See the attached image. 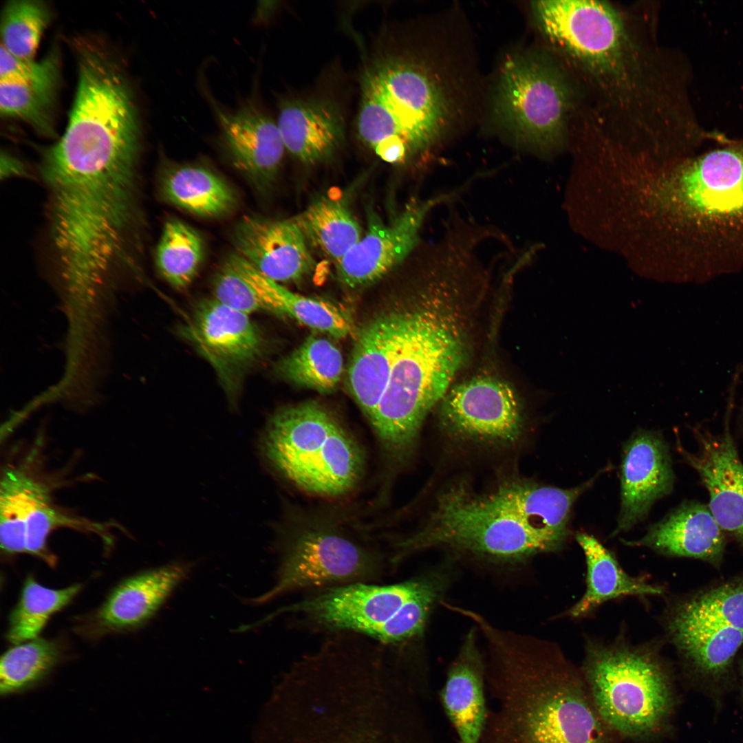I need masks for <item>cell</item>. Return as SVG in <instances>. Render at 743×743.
<instances>
[{"mask_svg":"<svg viewBox=\"0 0 743 743\" xmlns=\"http://www.w3.org/2000/svg\"><path fill=\"white\" fill-rule=\"evenodd\" d=\"M1 176L9 177L12 175H27L26 169L23 163L15 157L6 152L1 156Z\"/></svg>","mask_w":743,"mask_h":743,"instance_id":"cell-40","label":"cell"},{"mask_svg":"<svg viewBox=\"0 0 743 743\" xmlns=\"http://www.w3.org/2000/svg\"><path fill=\"white\" fill-rule=\"evenodd\" d=\"M694 436L696 452L687 451L680 443L678 449L706 487L708 507L718 524L743 548V463L729 422L720 433L697 429Z\"/></svg>","mask_w":743,"mask_h":743,"instance_id":"cell-16","label":"cell"},{"mask_svg":"<svg viewBox=\"0 0 743 743\" xmlns=\"http://www.w3.org/2000/svg\"><path fill=\"white\" fill-rule=\"evenodd\" d=\"M581 674L601 720L623 741L655 743L671 729L677 695L666 667L649 652L594 646Z\"/></svg>","mask_w":743,"mask_h":743,"instance_id":"cell-9","label":"cell"},{"mask_svg":"<svg viewBox=\"0 0 743 743\" xmlns=\"http://www.w3.org/2000/svg\"><path fill=\"white\" fill-rule=\"evenodd\" d=\"M81 588L80 584H74L52 589L28 577L18 603L9 616L7 640L17 645L37 638L50 618L67 605Z\"/></svg>","mask_w":743,"mask_h":743,"instance_id":"cell-32","label":"cell"},{"mask_svg":"<svg viewBox=\"0 0 743 743\" xmlns=\"http://www.w3.org/2000/svg\"><path fill=\"white\" fill-rule=\"evenodd\" d=\"M740 674H741V680H742L741 681V682H742V698H743V659L742 660V663H741V666H740Z\"/></svg>","mask_w":743,"mask_h":743,"instance_id":"cell-42","label":"cell"},{"mask_svg":"<svg viewBox=\"0 0 743 743\" xmlns=\"http://www.w3.org/2000/svg\"><path fill=\"white\" fill-rule=\"evenodd\" d=\"M360 83L356 131L381 160L402 163L419 157L444 133L447 98L418 60L384 53L365 67Z\"/></svg>","mask_w":743,"mask_h":743,"instance_id":"cell-6","label":"cell"},{"mask_svg":"<svg viewBox=\"0 0 743 743\" xmlns=\"http://www.w3.org/2000/svg\"><path fill=\"white\" fill-rule=\"evenodd\" d=\"M189 572L188 565L175 563L124 579L91 616L89 628L93 634L99 635L142 625Z\"/></svg>","mask_w":743,"mask_h":743,"instance_id":"cell-20","label":"cell"},{"mask_svg":"<svg viewBox=\"0 0 743 743\" xmlns=\"http://www.w3.org/2000/svg\"><path fill=\"white\" fill-rule=\"evenodd\" d=\"M260 447L277 473L314 496L344 495L358 484L363 473L364 455L357 441L315 402L276 411L266 424Z\"/></svg>","mask_w":743,"mask_h":743,"instance_id":"cell-8","label":"cell"},{"mask_svg":"<svg viewBox=\"0 0 743 743\" xmlns=\"http://www.w3.org/2000/svg\"><path fill=\"white\" fill-rule=\"evenodd\" d=\"M453 579L448 566L401 582H358L313 590L270 618L290 613L294 623L314 633L351 632L383 644L413 649Z\"/></svg>","mask_w":743,"mask_h":743,"instance_id":"cell-5","label":"cell"},{"mask_svg":"<svg viewBox=\"0 0 743 743\" xmlns=\"http://www.w3.org/2000/svg\"><path fill=\"white\" fill-rule=\"evenodd\" d=\"M276 2L261 1L256 10L255 18L258 21H264L269 19L272 13L275 10Z\"/></svg>","mask_w":743,"mask_h":743,"instance_id":"cell-41","label":"cell"},{"mask_svg":"<svg viewBox=\"0 0 743 743\" xmlns=\"http://www.w3.org/2000/svg\"><path fill=\"white\" fill-rule=\"evenodd\" d=\"M62 528L95 533L109 544L112 540L108 530L109 524L94 522L62 511L52 504L51 495H48L36 504L28 518L25 552L36 556L54 567L56 558L48 548L47 539L54 530Z\"/></svg>","mask_w":743,"mask_h":743,"instance_id":"cell-37","label":"cell"},{"mask_svg":"<svg viewBox=\"0 0 743 743\" xmlns=\"http://www.w3.org/2000/svg\"><path fill=\"white\" fill-rule=\"evenodd\" d=\"M228 259L254 288L268 312L286 315L336 338L345 337L352 332V326L347 316L333 304L292 292L261 274L237 253Z\"/></svg>","mask_w":743,"mask_h":743,"instance_id":"cell-26","label":"cell"},{"mask_svg":"<svg viewBox=\"0 0 743 743\" xmlns=\"http://www.w3.org/2000/svg\"><path fill=\"white\" fill-rule=\"evenodd\" d=\"M214 297L225 306L248 315L268 312L254 288L228 259L215 278Z\"/></svg>","mask_w":743,"mask_h":743,"instance_id":"cell-38","label":"cell"},{"mask_svg":"<svg viewBox=\"0 0 743 743\" xmlns=\"http://www.w3.org/2000/svg\"><path fill=\"white\" fill-rule=\"evenodd\" d=\"M460 743H463V742H460Z\"/></svg>","mask_w":743,"mask_h":743,"instance_id":"cell-43","label":"cell"},{"mask_svg":"<svg viewBox=\"0 0 743 743\" xmlns=\"http://www.w3.org/2000/svg\"><path fill=\"white\" fill-rule=\"evenodd\" d=\"M440 196L408 205L387 223L373 221L367 230L336 264L339 281L351 289L380 280L400 264L418 244L422 224Z\"/></svg>","mask_w":743,"mask_h":743,"instance_id":"cell-15","label":"cell"},{"mask_svg":"<svg viewBox=\"0 0 743 743\" xmlns=\"http://www.w3.org/2000/svg\"><path fill=\"white\" fill-rule=\"evenodd\" d=\"M440 420L457 440L506 446L515 444L524 429L519 399L500 380L478 376L453 387L442 400Z\"/></svg>","mask_w":743,"mask_h":743,"instance_id":"cell-13","label":"cell"},{"mask_svg":"<svg viewBox=\"0 0 743 743\" xmlns=\"http://www.w3.org/2000/svg\"><path fill=\"white\" fill-rule=\"evenodd\" d=\"M587 564V588L583 597L569 611L573 617L586 614L603 602L625 595H658L663 589L629 576L612 553L595 537L578 533Z\"/></svg>","mask_w":743,"mask_h":743,"instance_id":"cell-27","label":"cell"},{"mask_svg":"<svg viewBox=\"0 0 743 743\" xmlns=\"http://www.w3.org/2000/svg\"><path fill=\"white\" fill-rule=\"evenodd\" d=\"M559 538L503 509L487 495H477L463 484L438 495L427 522L393 543L394 566L407 556L444 548L498 565H517L541 552L556 550Z\"/></svg>","mask_w":743,"mask_h":743,"instance_id":"cell-7","label":"cell"},{"mask_svg":"<svg viewBox=\"0 0 743 743\" xmlns=\"http://www.w3.org/2000/svg\"><path fill=\"white\" fill-rule=\"evenodd\" d=\"M531 8L552 51L576 80L583 112L607 138L667 159L702 140L687 76L636 17L610 1H536Z\"/></svg>","mask_w":743,"mask_h":743,"instance_id":"cell-1","label":"cell"},{"mask_svg":"<svg viewBox=\"0 0 743 743\" xmlns=\"http://www.w3.org/2000/svg\"><path fill=\"white\" fill-rule=\"evenodd\" d=\"M59 656L56 643L45 638L14 645L1 658V693L8 695L32 687L52 670Z\"/></svg>","mask_w":743,"mask_h":743,"instance_id":"cell-35","label":"cell"},{"mask_svg":"<svg viewBox=\"0 0 743 743\" xmlns=\"http://www.w3.org/2000/svg\"><path fill=\"white\" fill-rule=\"evenodd\" d=\"M294 218L310 247L336 264L362 237L347 205L330 196L315 200Z\"/></svg>","mask_w":743,"mask_h":743,"instance_id":"cell-29","label":"cell"},{"mask_svg":"<svg viewBox=\"0 0 743 743\" xmlns=\"http://www.w3.org/2000/svg\"><path fill=\"white\" fill-rule=\"evenodd\" d=\"M60 77V59L54 49L42 60L19 58L1 45L0 82L28 84Z\"/></svg>","mask_w":743,"mask_h":743,"instance_id":"cell-39","label":"cell"},{"mask_svg":"<svg viewBox=\"0 0 743 743\" xmlns=\"http://www.w3.org/2000/svg\"><path fill=\"white\" fill-rule=\"evenodd\" d=\"M50 488L25 464L3 469L0 483V541L6 554L25 552L28 518Z\"/></svg>","mask_w":743,"mask_h":743,"instance_id":"cell-28","label":"cell"},{"mask_svg":"<svg viewBox=\"0 0 743 743\" xmlns=\"http://www.w3.org/2000/svg\"><path fill=\"white\" fill-rule=\"evenodd\" d=\"M215 110L222 142L234 166L258 188L269 189L286 151L277 122L253 102L232 112Z\"/></svg>","mask_w":743,"mask_h":743,"instance_id":"cell-19","label":"cell"},{"mask_svg":"<svg viewBox=\"0 0 743 743\" xmlns=\"http://www.w3.org/2000/svg\"><path fill=\"white\" fill-rule=\"evenodd\" d=\"M236 253L277 283L299 281L314 270L310 247L294 217H244L233 234Z\"/></svg>","mask_w":743,"mask_h":743,"instance_id":"cell-17","label":"cell"},{"mask_svg":"<svg viewBox=\"0 0 743 743\" xmlns=\"http://www.w3.org/2000/svg\"><path fill=\"white\" fill-rule=\"evenodd\" d=\"M636 227L667 279L743 268V139L651 161L632 195Z\"/></svg>","mask_w":743,"mask_h":743,"instance_id":"cell-2","label":"cell"},{"mask_svg":"<svg viewBox=\"0 0 743 743\" xmlns=\"http://www.w3.org/2000/svg\"><path fill=\"white\" fill-rule=\"evenodd\" d=\"M668 629L696 680L724 685L743 644V575L680 601L669 618Z\"/></svg>","mask_w":743,"mask_h":743,"instance_id":"cell-12","label":"cell"},{"mask_svg":"<svg viewBox=\"0 0 743 743\" xmlns=\"http://www.w3.org/2000/svg\"><path fill=\"white\" fill-rule=\"evenodd\" d=\"M50 18V10L43 1H7L1 14V45L19 58L34 59Z\"/></svg>","mask_w":743,"mask_h":743,"instance_id":"cell-36","label":"cell"},{"mask_svg":"<svg viewBox=\"0 0 743 743\" xmlns=\"http://www.w3.org/2000/svg\"><path fill=\"white\" fill-rule=\"evenodd\" d=\"M204 249L201 236L191 226L176 219L168 220L155 254L161 276L175 289L186 288L197 274Z\"/></svg>","mask_w":743,"mask_h":743,"instance_id":"cell-33","label":"cell"},{"mask_svg":"<svg viewBox=\"0 0 743 743\" xmlns=\"http://www.w3.org/2000/svg\"><path fill=\"white\" fill-rule=\"evenodd\" d=\"M401 310L370 321L357 335L347 372V387L369 420L384 393L396 352Z\"/></svg>","mask_w":743,"mask_h":743,"instance_id":"cell-23","label":"cell"},{"mask_svg":"<svg viewBox=\"0 0 743 743\" xmlns=\"http://www.w3.org/2000/svg\"><path fill=\"white\" fill-rule=\"evenodd\" d=\"M184 332L213 366L232 398L248 369L265 352L263 333L249 315L226 307L215 299L199 303Z\"/></svg>","mask_w":743,"mask_h":743,"instance_id":"cell-14","label":"cell"},{"mask_svg":"<svg viewBox=\"0 0 743 743\" xmlns=\"http://www.w3.org/2000/svg\"><path fill=\"white\" fill-rule=\"evenodd\" d=\"M486 643L485 680L495 702L484 743H623L601 720L581 673L550 644L477 623Z\"/></svg>","mask_w":743,"mask_h":743,"instance_id":"cell-3","label":"cell"},{"mask_svg":"<svg viewBox=\"0 0 743 743\" xmlns=\"http://www.w3.org/2000/svg\"><path fill=\"white\" fill-rule=\"evenodd\" d=\"M164 197L197 215L216 217L235 204L230 186L217 175L199 166H182L168 172L162 182Z\"/></svg>","mask_w":743,"mask_h":743,"instance_id":"cell-30","label":"cell"},{"mask_svg":"<svg viewBox=\"0 0 743 743\" xmlns=\"http://www.w3.org/2000/svg\"><path fill=\"white\" fill-rule=\"evenodd\" d=\"M280 564L274 585L254 603L288 592L316 590L358 582H374L391 562L344 527L325 519L290 523L279 530Z\"/></svg>","mask_w":743,"mask_h":743,"instance_id":"cell-11","label":"cell"},{"mask_svg":"<svg viewBox=\"0 0 743 743\" xmlns=\"http://www.w3.org/2000/svg\"><path fill=\"white\" fill-rule=\"evenodd\" d=\"M634 543L665 555L694 558L719 567L726 540L708 505L689 501L654 524Z\"/></svg>","mask_w":743,"mask_h":743,"instance_id":"cell-24","label":"cell"},{"mask_svg":"<svg viewBox=\"0 0 743 743\" xmlns=\"http://www.w3.org/2000/svg\"><path fill=\"white\" fill-rule=\"evenodd\" d=\"M473 626L465 635L446 674L441 699L461 742L478 743L485 726V656Z\"/></svg>","mask_w":743,"mask_h":743,"instance_id":"cell-22","label":"cell"},{"mask_svg":"<svg viewBox=\"0 0 743 743\" xmlns=\"http://www.w3.org/2000/svg\"><path fill=\"white\" fill-rule=\"evenodd\" d=\"M277 373L294 385L329 393L338 384L343 358L330 340L310 336L277 364Z\"/></svg>","mask_w":743,"mask_h":743,"instance_id":"cell-31","label":"cell"},{"mask_svg":"<svg viewBox=\"0 0 743 743\" xmlns=\"http://www.w3.org/2000/svg\"><path fill=\"white\" fill-rule=\"evenodd\" d=\"M59 80L60 77L28 84L0 82L1 116L20 119L40 134L54 136Z\"/></svg>","mask_w":743,"mask_h":743,"instance_id":"cell-34","label":"cell"},{"mask_svg":"<svg viewBox=\"0 0 743 743\" xmlns=\"http://www.w3.org/2000/svg\"><path fill=\"white\" fill-rule=\"evenodd\" d=\"M583 105L576 80L552 51L516 55L505 62L494 112L516 140L554 155L568 149L572 122Z\"/></svg>","mask_w":743,"mask_h":743,"instance_id":"cell-10","label":"cell"},{"mask_svg":"<svg viewBox=\"0 0 743 743\" xmlns=\"http://www.w3.org/2000/svg\"><path fill=\"white\" fill-rule=\"evenodd\" d=\"M277 123L286 150L308 165L330 158L345 139L342 112L334 103L324 99H282Z\"/></svg>","mask_w":743,"mask_h":743,"instance_id":"cell-21","label":"cell"},{"mask_svg":"<svg viewBox=\"0 0 743 743\" xmlns=\"http://www.w3.org/2000/svg\"><path fill=\"white\" fill-rule=\"evenodd\" d=\"M674 480L668 447L660 435L636 432L623 448L621 504L614 534L643 521L655 501L671 493Z\"/></svg>","mask_w":743,"mask_h":743,"instance_id":"cell-18","label":"cell"},{"mask_svg":"<svg viewBox=\"0 0 743 743\" xmlns=\"http://www.w3.org/2000/svg\"><path fill=\"white\" fill-rule=\"evenodd\" d=\"M597 475L567 489L509 480L499 484L487 495L510 513L565 541L572 506Z\"/></svg>","mask_w":743,"mask_h":743,"instance_id":"cell-25","label":"cell"},{"mask_svg":"<svg viewBox=\"0 0 743 743\" xmlns=\"http://www.w3.org/2000/svg\"><path fill=\"white\" fill-rule=\"evenodd\" d=\"M462 293L430 283L401 309L398 346L387 385L369 421L392 464L411 455L427 414L447 393L470 350Z\"/></svg>","mask_w":743,"mask_h":743,"instance_id":"cell-4","label":"cell"}]
</instances>
